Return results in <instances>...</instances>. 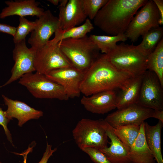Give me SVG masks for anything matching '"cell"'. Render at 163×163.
I'll list each match as a JSON object with an SVG mask.
<instances>
[{"label":"cell","instance_id":"1","mask_svg":"<svg viewBox=\"0 0 163 163\" xmlns=\"http://www.w3.org/2000/svg\"><path fill=\"white\" fill-rule=\"evenodd\" d=\"M133 77L115 68L103 54L85 72L80 86L81 93L88 96L103 91L120 90Z\"/></svg>","mask_w":163,"mask_h":163},{"label":"cell","instance_id":"2","mask_svg":"<svg viewBox=\"0 0 163 163\" xmlns=\"http://www.w3.org/2000/svg\"><path fill=\"white\" fill-rule=\"evenodd\" d=\"M147 0H108L94 18V25L112 36L124 34L137 10Z\"/></svg>","mask_w":163,"mask_h":163},{"label":"cell","instance_id":"3","mask_svg":"<svg viewBox=\"0 0 163 163\" xmlns=\"http://www.w3.org/2000/svg\"><path fill=\"white\" fill-rule=\"evenodd\" d=\"M103 55L115 68L133 77L143 75L147 70V56L133 44L122 42L117 44L108 53Z\"/></svg>","mask_w":163,"mask_h":163},{"label":"cell","instance_id":"4","mask_svg":"<svg viewBox=\"0 0 163 163\" xmlns=\"http://www.w3.org/2000/svg\"><path fill=\"white\" fill-rule=\"evenodd\" d=\"M58 44L72 66L84 72L99 57L100 50L87 35L79 38L64 40Z\"/></svg>","mask_w":163,"mask_h":163},{"label":"cell","instance_id":"5","mask_svg":"<svg viewBox=\"0 0 163 163\" xmlns=\"http://www.w3.org/2000/svg\"><path fill=\"white\" fill-rule=\"evenodd\" d=\"M72 134L75 143L81 150L92 147L101 150L107 147L108 137L101 119H82L73 130Z\"/></svg>","mask_w":163,"mask_h":163},{"label":"cell","instance_id":"6","mask_svg":"<svg viewBox=\"0 0 163 163\" xmlns=\"http://www.w3.org/2000/svg\"><path fill=\"white\" fill-rule=\"evenodd\" d=\"M18 83L25 87L36 98L63 101L69 99L61 85L38 72L25 74L19 79Z\"/></svg>","mask_w":163,"mask_h":163},{"label":"cell","instance_id":"7","mask_svg":"<svg viewBox=\"0 0 163 163\" xmlns=\"http://www.w3.org/2000/svg\"><path fill=\"white\" fill-rule=\"evenodd\" d=\"M159 15L153 0H148L134 16L124 34L134 43L151 29L159 26Z\"/></svg>","mask_w":163,"mask_h":163},{"label":"cell","instance_id":"8","mask_svg":"<svg viewBox=\"0 0 163 163\" xmlns=\"http://www.w3.org/2000/svg\"><path fill=\"white\" fill-rule=\"evenodd\" d=\"M137 103L153 110H163V86L153 72L147 70L143 75Z\"/></svg>","mask_w":163,"mask_h":163},{"label":"cell","instance_id":"9","mask_svg":"<svg viewBox=\"0 0 163 163\" xmlns=\"http://www.w3.org/2000/svg\"><path fill=\"white\" fill-rule=\"evenodd\" d=\"M34 65L36 72L45 75L53 70L72 66L60 50L58 43L47 44L36 50Z\"/></svg>","mask_w":163,"mask_h":163},{"label":"cell","instance_id":"10","mask_svg":"<svg viewBox=\"0 0 163 163\" xmlns=\"http://www.w3.org/2000/svg\"><path fill=\"white\" fill-rule=\"evenodd\" d=\"M36 50L28 48L25 39L15 43L13 51L14 65L11 71V75L7 81L0 88L19 79L25 74L36 71L34 65Z\"/></svg>","mask_w":163,"mask_h":163},{"label":"cell","instance_id":"11","mask_svg":"<svg viewBox=\"0 0 163 163\" xmlns=\"http://www.w3.org/2000/svg\"><path fill=\"white\" fill-rule=\"evenodd\" d=\"M153 111L136 103L117 110L108 114L104 120L113 128L129 124L140 126L145 120L152 117Z\"/></svg>","mask_w":163,"mask_h":163},{"label":"cell","instance_id":"12","mask_svg":"<svg viewBox=\"0 0 163 163\" xmlns=\"http://www.w3.org/2000/svg\"><path fill=\"white\" fill-rule=\"evenodd\" d=\"M85 72L71 66L53 70L45 75L61 85L69 98H73L80 95V86Z\"/></svg>","mask_w":163,"mask_h":163},{"label":"cell","instance_id":"13","mask_svg":"<svg viewBox=\"0 0 163 163\" xmlns=\"http://www.w3.org/2000/svg\"><path fill=\"white\" fill-rule=\"evenodd\" d=\"M36 26L28 40L31 47L36 50L46 45L53 34L60 29L58 18L49 10L35 21Z\"/></svg>","mask_w":163,"mask_h":163},{"label":"cell","instance_id":"14","mask_svg":"<svg viewBox=\"0 0 163 163\" xmlns=\"http://www.w3.org/2000/svg\"><path fill=\"white\" fill-rule=\"evenodd\" d=\"M117 97L115 90H108L89 96L84 95L80 102L87 111L94 113L103 114L117 108Z\"/></svg>","mask_w":163,"mask_h":163},{"label":"cell","instance_id":"15","mask_svg":"<svg viewBox=\"0 0 163 163\" xmlns=\"http://www.w3.org/2000/svg\"><path fill=\"white\" fill-rule=\"evenodd\" d=\"M102 125L110 139V145L100 150L112 163H132L129 154L130 148L124 144L115 135L114 128L104 119Z\"/></svg>","mask_w":163,"mask_h":163},{"label":"cell","instance_id":"16","mask_svg":"<svg viewBox=\"0 0 163 163\" xmlns=\"http://www.w3.org/2000/svg\"><path fill=\"white\" fill-rule=\"evenodd\" d=\"M60 29L65 30L78 25L87 19L82 0H69L65 7L59 6Z\"/></svg>","mask_w":163,"mask_h":163},{"label":"cell","instance_id":"17","mask_svg":"<svg viewBox=\"0 0 163 163\" xmlns=\"http://www.w3.org/2000/svg\"><path fill=\"white\" fill-rule=\"evenodd\" d=\"M2 97L8 107L5 111L7 117L10 120L16 118L20 126L30 120L37 119L43 116L42 111L36 110L24 102L12 100L3 94Z\"/></svg>","mask_w":163,"mask_h":163},{"label":"cell","instance_id":"18","mask_svg":"<svg viewBox=\"0 0 163 163\" xmlns=\"http://www.w3.org/2000/svg\"><path fill=\"white\" fill-rule=\"evenodd\" d=\"M7 6L0 13V18L4 19L14 15L20 17L36 16L39 18L42 15L44 11L38 6L40 2L35 0H20L6 1Z\"/></svg>","mask_w":163,"mask_h":163},{"label":"cell","instance_id":"19","mask_svg":"<svg viewBox=\"0 0 163 163\" xmlns=\"http://www.w3.org/2000/svg\"><path fill=\"white\" fill-rule=\"evenodd\" d=\"M143 122L140 125L139 135L129 149L132 163H156L155 158L146 141Z\"/></svg>","mask_w":163,"mask_h":163},{"label":"cell","instance_id":"20","mask_svg":"<svg viewBox=\"0 0 163 163\" xmlns=\"http://www.w3.org/2000/svg\"><path fill=\"white\" fill-rule=\"evenodd\" d=\"M143 75L132 78L124 87L120 89L117 97L118 110L137 103Z\"/></svg>","mask_w":163,"mask_h":163},{"label":"cell","instance_id":"21","mask_svg":"<svg viewBox=\"0 0 163 163\" xmlns=\"http://www.w3.org/2000/svg\"><path fill=\"white\" fill-rule=\"evenodd\" d=\"M163 123L158 120L154 126L145 122L144 131L146 143L157 163H163L161 148V134Z\"/></svg>","mask_w":163,"mask_h":163},{"label":"cell","instance_id":"22","mask_svg":"<svg viewBox=\"0 0 163 163\" xmlns=\"http://www.w3.org/2000/svg\"><path fill=\"white\" fill-rule=\"evenodd\" d=\"M94 28L93 25L90 20L87 18L84 23L81 26L65 30L58 29L54 33V37L49 40L47 44H57L64 40L82 38L87 36V34L91 32Z\"/></svg>","mask_w":163,"mask_h":163},{"label":"cell","instance_id":"23","mask_svg":"<svg viewBox=\"0 0 163 163\" xmlns=\"http://www.w3.org/2000/svg\"><path fill=\"white\" fill-rule=\"evenodd\" d=\"M163 27L153 28L142 36V40L138 45V48L146 56L155 50L163 38Z\"/></svg>","mask_w":163,"mask_h":163},{"label":"cell","instance_id":"24","mask_svg":"<svg viewBox=\"0 0 163 163\" xmlns=\"http://www.w3.org/2000/svg\"><path fill=\"white\" fill-rule=\"evenodd\" d=\"M147 69L157 75L163 86V39H161L155 50L147 57Z\"/></svg>","mask_w":163,"mask_h":163},{"label":"cell","instance_id":"25","mask_svg":"<svg viewBox=\"0 0 163 163\" xmlns=\"http://www.w3.org/2000/svg\"><path fill=\"white\" fill-rule=\"evenodd\" d=\"M89 37L104 54L110 52L117 45L118 42H124L128 39L124 34L111 36L91 34Z\"/></svg>","mask_w":163,"mask_h":163},{"label":"cell","instance_id":"26","mask_svg":"<svg viewBox=\"0 0 163 163\" xmlns=\"http://www.w3.org/2000/svg\"><path fill=\"white\" fill-rule=\"evenodd\" d=\"M140 126L129 124L120 126L114 128L115 134L126 145L130 148L138 136Z\"/></svg>","mask_w":163,"mask_h":163},{"label":"cell","instance_id":"27","mask_svg":"<svg viewBox=\"0 0 163 163\" xmlns=\"http://www.w3.org/2000/svg\"><path fill=\"white\" fill-rule=\"evenodd\" d=\"M19 25L16 27L13 38L14 43L25 40L27 35L34 29L36 26L35 21H30L24 17H20Z\"/></svg>","mask_w":163,"mask_h":163},{"label":"cell","instance_id":"28","mask_svg":"<svg viewBox=\"0 0 163 163\" xmlns=\"http://www.w3.org/2000/svg\"><path fill=\"white\" fill-rule=\"evenodd\" d=\"M108 0H82L84 11L90 20L94 19L99 10Z\"/></svg>","mask_w":163,"mask_h":163},{"label":"cell","instance_id":"29","mask_svg":"<svg viewBox=\"0 0 163 163\" xmlns=\"http://www.w3.org/2000/svg\"><path fill=\"white\" fill-rule=\"evenodd\" d=\"M87 154L91 160L95 163H112L100 150L92 147H87L81 149Z\"/></svg>","mask_w":163,"mask_h":163},{"label":"cell","instance_id":"30","mask_svg":"<svg viewBox=\"0 0 163 163\" xmlns=\"http://www.w3.org/2000/svg\"><path fill=\"white\" fill-rule=\"evenodd\" d=\"M10 120L7 117L5 111H3L0 107V125L3 127L8 140L13 145L11 135L7 127Z\"/></svg>","mask_w":163,"mask_h":163},{"label":"cell","instance_id":"31","mask_svg":"<svg viewBox=\"0 0 163 163\" xmlns=\"http://www.w3.org/2000/svg\"><path fill=\"white\" fill-rule=\"evenodd\" d=\"M57 150V148L52 149L51 145L47 142L46 148L43 156L41 160L38 163H47L49 158L53 155V154Z\"/></svg>","mask_w":163,"mask_h":163},{"label":"cell","instance_id":"32","mask_svg":"<svg viewBox=\"0 0 163 163\" xmlns=\"http://www.w3.org/2000/svg\"><path fill=\"white\" fill-rule=\"evenodd\" d=\"M16 29V27L0 23V32L9 34L13 37Z\"/></svg>","mask_w":163,"mask_h":163},{"label":"cell","instance_id":"33","mask_svg":"<svg viewBox=\"0 0 163 163\" xmlns=\"http://www.w3.org/2000/svg\"><path fill=\"white\" fill-rule=\"evenodd\" d=\"M157 7L159 15V25L163 24V0H153Z\"/></svg>","mask_w":163,"mask_h":163},{"label":"cell","instance_id":"34","mask_svg":"<svg viewBox=\"0 0 163 163\" xmlns=\"http://www.w3.org/2000/svg\"><path fill=\"white\" fill-rule=\"evenodd\" d=\"M152 117L157 119L163 123V110H154Z\"/></svg>","mask_w":163,"mask_h":163},{"label":"cell","instance_id":"35","mask_svg":"<svg viewBox=\"0 0 163 163\" xmlns=\"http://www.w3.org/2000/svg\"><path fill=\"white\" fill-rule=\"evenodd\" d=\"M68 1V0H60L59 6L65 7L67 5Z\"/></svg>","mask_w":163,"mask_h":163},{"label":"cell","instance_id":"36","mask_svg":"<svg viewBox=\"0 0 163 163\" xmlns=\"http://www.w3.org/2000/svg\"><path fill=\"white\" fill-rule=\"evenodd\" d=\"M32 149V147H29L28 149H27L26 152H24V154L25 155V156H23L24 158V163H26V158L27 154L30 152L31 150Z\"/></svg>","mask_w":163,"mask_h":163},{"label":"cell","instance_id":"37","mask_svg":"<svg viewBox=\"0 0 163 163\" xmlns=\"http://www.w3.org/2000/svg\"><path fill=\"white\" fill-rule=\"evenodd\" d=\"M48 1L54 5H57L60 2L59 0H48Z\"/></svg>","mask_w":163,"mask_h":163},{"label":"cell","instance_id":"38","mask_svg":"<svg viewBox=\"0 0 163 163\" xmlns=\"http://www.w3.org/2000/svg\"><path fill=\"white\" fill-rule=\"evenodd\" d=\"M0 163H2L1 162H0Z\"/></svg>","mask_w":163,"mask_h":163}]
</instances>
